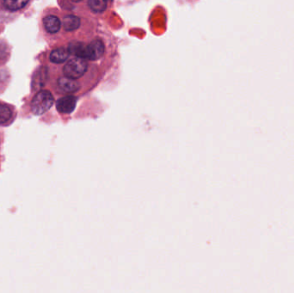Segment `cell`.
<instances>
[{"label":"cell","instance_id":"3957f363","mask_svg":"<svg viewBox=\"0 0 294 293\" xmlns=\"http://www.w3.org/2000/svg\"><path fill=\"white\" fill-rule=\"evenodd\" d=\"M77 104V98L73 95H67L57 101V110L61 114H71L74 111Z\"/></svg>","mask_w":294,"mask_h":293},{"label":"cell","instance_id":"4fadbf2b","mask_svg":"<svg viewBox=\"0 0 294 293\" xmlns=\"http://www.w3.org/2000/svg\"><path fill=\"white\" fill-rule=\"evenodd\" d=\"M73 2H75V3H78V2H80L82 0H72Z\"/></svg>","mask_w":294,"mask_h":293},{"label":"cell","instance_id":"5b68a950","mask_svg":"<svg viewBox=\"0 0 294 293\" xmlns=\"http://www.w3.org/2000/svg\"><path fill=\"white\" fill-rule=\"evenodd\" d=\"M58 85L59 88L67 93H74L79 90L80 88L79 82L73 78H68V77H61L58 80Z\"/></svg>","mask_w":294,"mask_h":293},{"label":"cell","instance_id":"30bf717a","mask_svg":"<svg viewBox=\"0 0 294 293\" xmlns=\"http://www.w3.org/2000/svg\"><path fill=\"white\" fill-rule=\"evenodd\" d=\"M29 0H5L4 6L10 11H18L23 9Z\"/></svg>","mask_w":294,"mask_h":293},{"label":"cell","instance_id":"8fae6325","mask_svg":"<svg viewBox=\"0 0 294 293\" xmlns=\"http://www.w3.org/2000/svg\"><path fill=\"white\" fill-rule=\"evenodd\" d=\"M12 116V109L6 104H0V125L6 124Z\"/></svg>","mask_w":294,"mask_h":293},{"label":"cell","instance_id":"8992f818","mask_svg":"<svg viewBox=\"0 0 294 293\" xmlns=\"http://www.w3.org/2000/svg\"><path fill=\"white\" fill-rule=\"evenodd\" d=\"M43 24L48 33L55 34L60 29L61 22L55 16H48L43 20Z\"/></svg>","mask_w":294,"mask_h":293},{"label":"cell","instance_id":"277c9868","mask_svg":"<svg viewBox=\"0 0 294 293\" xmlns=\"http://www.w3.org/2000/svg\"><path fill=\"white\" fill-rule=\"evenodd\" d=\"M104 53V45L100 40H95L87 45V59L96 60L100 59Z\"/></svg>","mask_w":294,"mask_h":293},{"label":"cell","instance_id":"9c48e42d","mask_svg":"<svg viewBox=\"0 0 294 293\" xmlns=\"http://www.w3.org/2000/svg\"><path fill=\"white\" fill-rule=\"evenodd\" d=\"M62 23H63L64 30H76L80 25V19H79V17H76V16L69 15V16H67V17H64Z\"/></svg>","mask_w":294,"mask_h":293},{"label":"cell","instance_id":"5bb4252c","mask_svg":"<svg viewBox=\"0 0 294 293\" xmlns=\"http://www.w3.org/2000/svg\"><path fill=\"white\" fill-rule=\"evenodd\" d=\"M106 1H112V0H106Z\"/></svg>","mask_w":294,"mask_h":293},{"label":"cell","instance_id":"52a82bcc","mask_svg":"<svg viewBox=\"0 0 294 293\" xmlns=\"http://www.w3.org/2000/svg\"><path fill=\"white\" fill-rule=\"evenodd\" d=\"M68 51L71 54L75 55L76 57L84 59H87V45L82 42H72L69 45Z\"/></svg>","mask_w":294,"mask_h":293},{"label":"cell","instance_id":"ba28073f","mask_svg":"<svg viewBox=\"0 0 294 293\" xmlns=\"http://www.w3.org/2000/svg\"><path fill=\"white\" fill-rule=\"evenodd\" d=\"M69 54L70 53L68 49L63 48H57L51 53L50 60L55 64H60L68 59Z\"/></svg>","mask_w":294,"mask_h":293},{"label":"cell","instance_id":"6da1fadb","mask_svg":"<svg viewBox=\"0 0 294 293\" xmlns=\"http://www.w3.org/2000/svg\"><path fill=\"white\" fill-rule=\"evenodd\" d=\"M54 103L52 94L48 90H41L31 102V111L36 115H42L51 109Z\"/></svg>","mask_w":294,"mask_h":293},{"label":"cell","instance_id":"7a4b0ae2","mask_svg":"<svg viewBox=\"0 0 294 293\" xmlns=\"http://www.w3.org/2000/svg\"><path fill=\"white\" fill-rule=\"evenodd\" d=\"M87 67H88V64L85 59L75 57L68 60V63L64 64L63 73L68 78L78 79L84 75L86 72Z\"/></svg>","mask_w":294,"mask_h":293},{"label":"cell","instance_id":"7c38bea8","mask_svg":"<svg viewBox=\"0 0 294 293\" xmlns=\"http://www.w3.org/2000/svg\"><path fill=\"white\" fill-rule=\"evenodd\" d=\"M90 8L95 12H103L107 8L106 0H89Z\"/></svg>","mask_w":294,"mask_h":293}]
</instances>
